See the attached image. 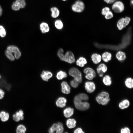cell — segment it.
I'll list each match as a JSON object with an SVG mask.
<instances>
[{
    "instance_id": "1",
    "label": "cell",
    "mask_w": 133,
    "mask_h": 133,
    "mask_svg": "<svg viewBox=\"0 0 133 133\" xmlns=\"http://www.w3.org/2000/svg\"><path fill=\"white\" fill-rule=\"evenodd\" d=\"M89 99L88 96L84 93H81L76 96L74 102L76 108L79 110L84 111L87 110L90 107L89 103L86 101Z\"/></svg>"
},
{
    "instance_id": "2",
    "label": "cell",
    "mask_w": 133,
    "mask_h": 133,
    "mask_svg": "<svg viewBox=\"0 0 133 133\" xmlns=\"http://www.w3.org/2000/svg\"><path fill=\"white\" fill-rule=\"evenodd\" d=\"M7 57L10 60L13 61L15 58L18 59L21 56V53L18 48L14 45H10L8 46L5 52Z\"/></svg>"
},
{
    "instance_id": "3",
    "label": "cell",
    "mask_w": 133,
    "mask_h": 133,
    "mask_svg": "<svg viewBox=\"0 0 133 133\" xmlns=\"http://www.w3.org/2000/svg\"><path fill=\"white\" fill-rule=\"evenodd\" d=\"M96 99L99 104L104 105L107 104L110 100L109 93L105 91H102L96 97Z\"/></svg>"
},
{
    "instance_id": "4",
    "label": "cell",
    "mask_w": 133,
    "mask_h": 133,
    "mask_svg": "<svg viewBox=\"0 0 133 133\" xmlns=\"http://www.w3.org/2000/svg\"><path fill=\"white\" fill-rule=\"evenodd\" d=\"M69 75L73 77L74 79L79 83H82V74L81 71L77 68L72 67L69 70Z\"/></svg>"
},
{
    "instance_id": "5",
    "label": "cell",
    "mask_w": 133,
    "mask_h": 133,
    "mask_svg": "<svg viewBox=\"0 0 133 133\" xmlns=\"http://www.w3.org/2000/svg\"><path fill=\"white\" fill-rule=\"evenodd\" d=\"M84 5L83 2L82 1H76L72 6L71 9L73 12L77 13H81L84 10Z\"/></svg>"
},
{
    "instance_id": "6",
    "label": "cell",
    "mask_w": 133,
    "mask_h": 133,
    "mask_svg": "<svg viewBox=\"0 0 133 133\" xmlns=\"http://www.w3.org/2000/svg\"><path fill=\"white\" fill-rule=\"evenodd\" d=\"M130 20L131 18L128 17L120 19L117 22V24L118 29L121 30L126 27L129 24Z\"/></svg>"
},
{
    "instance_id": "7",
    "label": "cell",
    "mask_w": 133,
    "mask_h": 133,
    "mask_svg": "<svg viewBox=\"0 0 133 133\" xmlns=\"http://www.w3.org/2000/svg\"><path fill=\"white\" fill-rule=\"evenodd\" d=\"M62 60L71 64L75 62V59L73 53L71 51H68L64 55Z\"/></svg>"
},
{
    "instance_id": "8",
    "label": "cell",
    "mask_w": 133,
    "mask_h": 133,
    "mask_svg": "<svg viewBox=\"0 0 133 133\" xmlns=\"http://www.w3.org/2000/svg\"><path fill=\"white\" fill-rule=\"evenodd\" d=\"M112 8L114 11L117 13H119L123 12L124 9L123 3L121 1L116 2L113 5Z\"/></svg>"
},
{
    "instance_id": "9",
    "label": "cell",
    "mask_w": 133,
    "mask_h": 133,
    "mask_svg": "<svg viewBox=\"0 0 133 133\" xmlns=\"http://www.w3.org/2000/svg\"><path fill=\"white\" fill-rule=\"evenodd\" d=\"M83 72L86 74L85 78L90 80H92L96 76V73L94 70L90 67L85 68L83 70Z\"/></svg>"
},
{
    "instance_id": "10",
    "label": "cell",
    "mask_w": 133,
    "mask_h": 133,
    "mask_svg": "<svg viewBox=\"0 0 133 133\" xmlns=\"http://www.w3.org/2000/svg\"><path fill=\"white\" fill-rule=\"evenodd\" d=\"M26 5L25 0H16L12 6V9L15 11L19 10L20 8H23Z\"/></svg>"
},
{
    "instance_id": "11",
    "label": "cell",
    "mask_w": 133,
    "mask_h": 133,
    "mask_svg": "<svg viewBox=\"0 0 133 133\" xmlns=\"http://www.w3.org/2000/svg\"><path fill=\"white\" fill-rule=\"evenodd\" d=\"M85 88L87 92L91 93L95 90V85L93 82L87 81L85 83Z\"/></svg>"
},
{
    "instance_id": "12",
    "label": "cell",
    "mask_w": 133,
    "mask_h": 133,
    "mask_svg": "<svg viewBox=\"0 0 133 133\" xmlns=\"http://www.w3.org/2000/svg\"><path fill=\"white\" fill-rule=\"evenodd\" d=\"M107 70V68L106 66L103 63L100 64L96 69L97 73L100 77L103 76V73L106 72Z\"/></svg>"
},
{
    "instance_id": "13",
    "label": "cell",
    "mask_w": 133,
    "mask_h": 133,
    "mask_svg": "<svg viewBox=\"0 0 133 133\" xmlns=\"http://www.w3.org/2000/svg\"><path fill=\"white\" fill-rule=\"evenodd\" d=\"M53 76L52 73L49 71L43 70L41 73L40 76L42 79L44 81H48V80Z\"/></svg>"
},
{
    "instance_id": "14",
    "label": "cell",
    "mask_w": 133,
    "mask_h": 133,
    "mask_svg": "<svg viewBox=\"0 0 133 133\" xmlns=\"http://www.w3.org/2000/svg\"><path fill=\"white\" fill-rule=\"evenodd\" d=\"M61 85V91L63 93L66 94H68L70 93V88L66 82H63Z\"/></svg>"
},
{
    "instance_id": "15",
    "label": "cell",
    "mask_w": 133,
    "mask_h": 133,
    "mask_svg": "<svg viewBox=\"0 0 133 133\" xmlns=\"http://www.w3.org/2000/svg\"><path fill=\"white\" fill-rule=\"evenodd\" d=\"M66 102L67 100L66 98L61 97L57 99L56 102V104L58 107L62 108L66 106Z\"/></svg>"
},
{
    "instance_id": "16",
    "label": "cell",
    "mask_w": 133,
    "mask_h": 133,
    "mask_svg": "<svg viewBox=\"0 0 133 133\" xmlns=\"http://www.w3.org/2000/svg\"><path fill=\"white\" fill-rule=\"evenodd\" d=\"M40 29L43 33H45L49 32L50 30L48 24L44 22H42L40 24Z\"/></svg>"
},
{
    "instance_id": "17",
    "label": "cell",
    "mask_w": 133,
    "mask_h": 133,
    "mask_svg": "<svg viewBox=\"0 0 133 133\" xmlns=\"http://www.w3.org/2000/svg\"><path fill=\"white\" fill-rule=\"evenodd\" d=\"M74 110L72 108L68 107L65 109L63 111L64 116L66 118H68L71 116L73 114Z\"/></svg>"
},
{
    "instance_id": "18",
    "label": "cell",
    "mask_w": 133,
    "mask_h": 133,
    "mask_svg": "<svg viewBox=\"0 0 133 133\" xmlns=\"http://www.w3.org/2000/svg\"><path fill=\"white\" fill-rule=\"evenodd\" d=\"M91 58L92 61L94 64H97L101 61L102 58L100 54L94 53L92 55Z\"/></svg>"
},
{
    "instance_id": "19",
    "label": "cell",
    "mask_w": 133,
    "mask_h": 133,
    "mask_svg": "<svg viewBox=\"0 0 133 133\" xmlns=\"http://www.w3.org/2000/svg\"><path fill=\"white\" fill-rule=\"evenodd\" d=\"M76 121L73 118H69L66 121V125L68 128L72 129L76 126Z\"/></svg>"
},
{
    "instance_id": "20",
    "label": "cell",
    "mask_w": 133,
    "mask_h": 133,
    "mask_svg": "<svg viewBox=\"0 0 133 133\" xmlns=\"http://www.w3.org/2000/svg\"><path fill=\"white\" fill-rule=\"evenodd\" d=\"M130 103L127 99H125L121 101L119 104V108L121 109H124L127 108L129 106Z\"/></svg>"
},
{
    "instance_id": "21",
    "label": "cell",
    "mask_w": 133,
    "mask_h": 133,
    "mask_svg": "<svg viewBox=\"0 0 133 133\" xmlns=\"http://www.w3.org/2000/svg\"><path fill=\"white\" fill-rule=\"evenodd\" d=\"M51 12V16L53 18H56L59 16L60 12L59 9L56 7H53L50 9Z\"/></svg>"
},
{
    "instance_id": "22",
    "label": "cell",
    "mask_w": 133,
    "mask_h": 133,
    "mask_svg": "<svg viewBox=\"0 0 133 133\" xmlns=\"http://www.w3.org/2000/svg\"><path fill=\"white\" fill-rule=\"evenodd\" d=\"M87 63L86 59L83 57H79L76 61L77 65L81 67H83Z\"/></svg>"
},
{
    "instance_id": "23",
    "label": "cell",
    "mask_w": 133,
    "mask_h": 133,
    "mask_svg": "<svg viewBox=\"0 0 133 133\" xmlns=\"http://www.w3.org/2000/svg\"><path fill=\"white\" fill-rule=\"evenodd\" d=\"M112 57L111 53L108 52H105L102 54L101 58L104 62H107L111 60Z\"/></svg>"
},
{
    "instance_id": "24",
    "label": "cell",
    "mask_w": 133,
    "mask_h": 133,
    "mask_svg": "<svg viewBox=\"0 0 133 133\" xmlns=\"http://www.w3.org/2000/svg\"><path fill=\"white\" fill-rule=\"evenodd\" d=\"M116 57L119 61H123L126 59V56L124 52L121 51H118L116 54Z\"/></svg>"
},
{
    "instance_id": "25",
    "label": "cell",
    "mask_w": 133,
    "mask_h": 133,
    "mask_svg": "<svg viewBox=\"0 0 133 133\" xmlns=\"http://www.w3.org/2000/svg\"><path fill=\"white\" fill-rule=\"evenodd\" d=\"M111 78L108 75H105L103 78L102 81L103 83L106 86H110L112 83Z\"/></svg>"
},
{
    "instance_id": "26",
    "label": "cell",
    "mask_w": 133,
    "mask_h": 133,
    "mask_svg": "<svg viewBox=\"0 0 133 133\" xmlns=\"http://www.w3.org/2000/svg\"><path fill=\"white\" fill-rule=\"evenodd\" d=\"M67 76V74L66 72L60 70L57 73L56 77L58 80H61L66 78Z\"/></svg>"
},
{
    "instance_id": "27",
    "label": "cell",
    "mask_w": 133,
    "mask_h": 133,
    "mask_svg": "<svg viewBox=\"0 0 133 133\" xmlns=\"http://www.w3.org/2000/svg\"><path fill=\"white\" fill-rule=\"evenodd\" d=\"M27 130L25 126L23 125L20 124L17 126L16 132L17 133H25Z\"/></svg>"
},
{
    "instance_id": "28",
    "label": "cell",
    "mask_w": 133,
    "mask_h": 133,
    "mask_svg": "<svg viewBox=\"0 0 133 133\" xmlns=\"http://www.w3.org/2000/svg\"><path fill=\"white\" fill-rule=\"evenodd\" d=\"M125 84L127 87L131 89L133 87V80L131 78H127L125 82Z\"/></svg>"
},
{
    "instance_id": "29",
    "label": "cell",
    "mask_w": 133,
    "mask_h": 133,
    "mask_svg": "<svg viewBox=\"0 0 133 133\" xmlns=\"http://www.w3.org/2000/svg\"><path fill=\"white\" fill-rule=\"evenodd\" d=\"M54 25L55 28L58 30H61L62 29L63 24L62 21L60 20H56L54 22Z\"/></svg>"
},
{
    "instance_id": "30",
    "label": "cell",
    "mask_w": 133,
    "mask_h": 133,
    "mask_svg": "<svg viewBox=\"0 0 133 133\" xmlns=\"http://www.w3.org/2000/svg\"><path fill=\"white\" fill-rule=\"evenodd\" d=\"M57 126L56 130L57 133H62L63 132L64 130L63 125L62 123L59 122L57 123Z\"/></svg>"
},
{
    "instance_id": "31",
    "label": "cell",
    "mask_w": 133,
    "mask_h": 133,
    "mask_svg": "<svg viewBox=\"0 0 133 133\" xmlns=\"http://www.w3.org/2000/svg\"><path fill=\"white\" fill-rule=\"evenodd\" d=\"M13 120L16 122H18L20 120V117L18 111H17L12 116Z\"/></svg>"
},
{
    "instance_id": "32",
    "label": "cell",
    "mask_w": 133,
    "mask_h": 133,
    "mask_svg": "<svg viewBox=\"0 0 133 133\" xmlns=\"http://www.w3.org/2000/svg\"><path fill=\"white\" fill-rule=\"evenodd\" d=\"M57 126V123L53 124L49 130V132L50 133H52L56 131Z\"/></svg>"
},
{
    "instance_id": "33",
    "label": "cell",
    "mask_w": 133,
    "mask_h": 133,
    "mask_svg": "<svg viewBox=\"0 0 133 133\" xmlns=\"http://www.w3.org/2000/svg\"><path fill=\"white\" fill-rule=\"evenodd\" d=\"M70 83L71 86L74 88H77L79 84L77 81L74 79L70 82Z\"/></svg>"
},
{
    "instance_id": "34",
    "label": "cell",
    "mask_w": 133,
    "mask_h": 133,
    "mask_svg": "<svg viewBox=\"0 0 133 133\" xmlns=\"http://www.w3.org/2000/svg\"><path fill=\"white\" fill-rule=\"evenodd\" d=\"M6 33L5 29L2 26L0 25V36L2 37L5 36Z\"/></svg>"
},
{
    "instance_id": "35",
    "label": "cell",
    "mask_w": 133,
    "mask_h": 133,
    "mask_svg": "<svg viewBox=\"0 0 133 133\" xmlns=\"http://www.w3.org/2000/svg\"><path fill=\"white\" fill-rule=\"evenodd\" d=\"M9 118V115L8 113L6 112V114L0 119L3 122L7 121Z\"/></svg>"
},
{
    "instance_id": "36",
    "label": "cell",
    "mask_w": 133,
    "mask_h": 133,
    "mask_svg": "<svg viewBox=\"0 0 133 133\" xmlns=\"http://www.w3.org/2000/svg\"><path fill=\"white\" fill-rule=\"evenodd\" d=\"M64 52L63 49L62 48H61L58 50L57 52V55L61 60L64 55L63 54Z\"/></svg>"
},
{
    "instance_id": "37",
    "label": "cell",
    "mask_w": 133,
    "mask_h": 133,
    "mask_svg": "<svg viewBox=\"0 0 133 133\" xmlns=\"http://www.w3.org/2000/svg\"><path fill=\"white\" fill-rule=\"evenodd\" d=\"M105 16L106 19H109L112 18L113 17V14L112 12L109 11Z\"/></svg>"
},
{
    "instance_id": "38",
    "label": "cell",
    "mask_w": 133,
    "mask_h": 133,
    "mask_svg": "<svg viewBox=\"0 0 133 133\" xmlns=\"http://www.w3.org/2000/svg\"><path fill=\"white\" fill-rule=\"evenodd\" d=\"M130 131L129 129L127 127L122 128L120 130L121 133H130Z\"/></svg>"
},
{
    "instance_id": "39",
    "label": "cell",
    "mask_w": 133,
    "mask_h": 133,
    "mask_svg": "<svg viewBox=\"0 0 133 133\" xmlns=\"http://www.w3.org/2000/svg\"><path fill=\"white\" fill-rule=\"evenodd\" d=\"M110 8L107 7H105L103 8L101 12V14L102 15L105 16L109 11Z\"/></svg>"
},
{
    "instance_id": "40",
    "label": "cell",
    "mask_w": 133,
    "mask_h": 133,
    "mask_svg": "<svg viewBox=\"0 0 133 133\" xmlns=\"http://www.w3.org/2000/svg\"><path fill=\"white\" fill-rule=\"evenodd\" d=\"M19 115L20 117V120H22L24 119V112L23 110H19L18 111Z\"/></svg>"
},
{
    "instance_id": "41",
    "label": "cell",
    "mask_w": 133,
    "mask_h": 133,
    "mask_svg": "<svg viewBox=\"0 0 133 133\" xmlns=\"http://www.w3.org/2000/svg\"><path fill=\"white\" fill-rule=\"evenodd\" d=\"M74 133H84L82 129L80 128H78L76 129L74 131Z\"/></svg>"
},
{
    "instance_id": "42",
    "label": "cell",
    "mask_w": 133,
    "mask_h": 133,
    "mask_svg": "<svg viewBox=\"0 0 133 133\" xmlns=\"http://www.w3.org/2000/svg\"><path fill=\"white\" fill-rule=\"evenodd\" d=\"M5 92L2 89L0 88V100H1L3 98Z\"/></svg>"
},
{
    "instance_id": "43",
    "label": "cell",
    "mask_w": 133,
    "mask_h": 133,
    "mask_svg": "<svg viewBox=\"0 0 133 133\" xmlns=\"http://www.w3.org/2000/svg\"><path fill=\"white\" fill-rule=\"evenodd\" d=\"M6 112L4 111L0 112V118L3 117L6 114Z\"/></svg>"
},
{
    "instance_id": "44",
    "label": "cell",
    "mask_w": 133,
    "mask_h": 133,
    "mask_svg": "<svg viewBox=\"0 0 133 133\" xmlns=\"http://www.w3.org/2000/svg\"><path fill=\"white\" fill-rule=\"evenodd\" d=\"M116 0H104V1L108 4H111L113 3Z\"/></svg>"
},
{
    "instance_id": "45",
    "label": "cell",
    "mask_w": 133,
    "mask_h": 133,
    "mask_svg": "<svg viewBox=\"0 0 133 133\" xmlns=\"http://www.w3.org/2000/svg\"><path fill=\"white\" fill-rule=\"evenodd\" d=\"M2 13V10L1 6L0 5V17L1 16Z\"/></svg>"
},
{
    "instance_id": "46",
    "label": "cell",
    "mask_w": 133,
    "mask_h": 133,
    "mask_svg": "<svg viewBox=\"0 0 133 133\" xmlns=\"http://www.w3.org/2000/svg\"><path fill=\"white\" fill-rule=\"evenodd\" d=\"M133 0H131V5H133Z\"/></svg>"
},
{
    "instance_id": "47",
    "label": "cell",
    "mask_w": 133,
    "mask_h": 133,
    "mask_svg": "<svg viewBox=\"0 0 133 133\" xmlns=\"http://www.w3.org/2000/svg\"><path fill=\"white\" fill-rule=\"evenodd\" d=\"M63 1H65L67 0H62Z\"/></svg>"
},
{
    "instance_id": "48",
    "label": "cell",
    "mask_w": 133,
    "mask_h": 133,
    "mask_svg": "<svg viewBox=\"0 0 133 133\" xmlns=\"http://www.w3.org/2000/svg\"><path fill=\"white\" fill-rule=\"evenodd\" d=\"M1 76L0 75V79L1 78Z\"/></svg>"
}]
</instances>
